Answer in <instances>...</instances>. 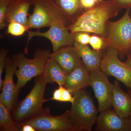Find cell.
Listing matches in <instances>:
<instances>
[{"label": "cell", "mask_w": 131, "mask_h": 131, "mask_svg": "<svg viewBox=\"0 0 131 131\" xmlns=\"http://www.w3.org/2000/svg\"><path fill=\"white\" fill-rule=\"evenodd\" d=\"M120 10L113 0L103 1L84 11L67 27L71 33L85 32L106 38L109 20L117 16Z\"/></svg>", "instance_id": "1"}, {"label": "cell", "mask_w": 131, "mask_h": 131, "mask_svg": "<svg viewBox=\"0 0 131 131\" xmlns=\"http://www.w3.org/2000/svg\"><path fill=\"white\" fill-rule=\"evenodd\" d=\"M69 119L74 131H91L97 120L98 110L89 94L83 89L74 94Z\"/></svg>", "instance_id": "2"}, {"label": "cell", "mask_w": 131, "mask_h": 131, "mask_svg": "<svg viewBox=\"0 0 131 131\" xmlns=\"http://www.w3.org/2000/svg\"><path fill=\"white\" fill-rule=\"evenodd\" d=\"M50 54L49 50L38 49L34 52L33 59L27 58L23 53L13 56L12 59L17 67L15 74L17 78L16 84L19 92L32 78L43 74Z\"/></svg>", "instance_id": "3"}, {"label": "cell", "mask_w": 131, "mask_h": 131, "mask_svg": "<svg viewBox=\"0 0 131 131\" xmlns=\"http://www.w3.org/2000/svg\"><path fill=\"white\" fill-rule=\"evenodd\" d=\"M47 84L42 75L35 77L33 88L14 112V120L17 125L37 115L43 110V104L48 101L44 98Z\"/></svg>", "instance_id": "4"}, {"label": "cell", "mask_w": 131, "mask_h": 131, "mask_svg": "<svg viewBox=\"0 0 131 131\" xmlns=\"http://www.w3.org/2000/svg\"><path fill=\"white\" fill-rule=\"evenodd\" d=\"M130 9H127L122 18L116 21H109L107 26L106 46L117 50L122 56L131 52Z\"/></svg>", "instance_id": "5"}, {"label": "cell", "mask_w": 131, "mask_h": 131, "mask_svg": "<svg viewBox=\"0 0 131 131\" xmlns=\"http://www.w3.org/2000/svg\"><path fill=\"white\" fill-rule=\"evenodd\" d=\"M32 14L28 17V29H40L50 26L54 20L63 19L69 20L52 0H34Z\"/></svg>", "instance_id": "6"}, {"label": "cell", "mask_w": 131, "mask_h": 131, "mask_svg": "<svg viewBox=\"0 0 131 131\" xmlns=\"http://www.w3.org/2000/svg\"><path fill=\"white\" fill-rule=\"evenodd\" d=\"M67 22L68 21L64 19H58L51 23L49 30L45 32L28 31L26 53L28 52V43L35 37H41L49 39L52 45L53 51H56L63 46L74 45L75 41L72 34L66 27Z\"/></svg>", "instance_id": "7"}, {"label": "cell", "mask_w": 131, "mask_h": 131, "mask_svg": "<svg viewBox=\"0 0 131 131\" xmlns=\"http://www.w3.org/2000/svg\"><path fill=\"white\" fill-rule=\"evenodd\" d=\"M50 111L49 108H43L37 115L17 126L19 128L24 124H29L38 131H74L69 119V110L56 116L51 115Z\"/></svg>", "instance_id": "8"}, {"label": "cell", "mask_w": 131, "mask_h": 131, "mask_svg": "<svg viewBox=\"0 0 131 131\" xmlns=\"http://www.w3.org/2000/svg\"><path fill=\"white\" fill-rule=\"evenodd\" d=\"M100 65L101 70L116 78L131 90V68L119 58V52L111 47L106 48Z\"/></svg>", "instance_id": "9"}, {"label": "cell", "mask_w": 131, "mask_h": 131, "mask_svg": "<svg viewBox=\"0 0 131 131\" xmlns=\"http://www.w3.org/2000/svg\"><path fill=\"white\" fill-rule=\"evenodd\" d=\"M90 73L91 86L98 101V111L101 112L110 109L112 106L113 84L100 68Z\"/></svg>", "instance_id": "10"}, {"label": "cell", "mask_w": 131, "mask_h": 131, "mask_svg": "<svg viewBox=\"0 0 131 131\" xmlns=\"http://www.w3.org/2000/svg\"><path fill=\"white\" fill-rule=\"evenodd\" d=\"M97 117L95 130L131 131V119L119 115L110 109L101 112Z\"/></svg>", "instance_id": "11"}, {"label": "cell", "mask_w": 131, "mask_h": 131, "mask_svg": "<svg viewBox=\"0 0 131 131\" xmlns=\"http://www.w3.org/2000/svg\"><path fill=\"white\" fill-rule=\"evenodd\" d=\"M5 69L6 74L3 82L0 101L11 111L13 108L19 93L13 79L14 75L17 67L12 58H7Z\"/></svg>", "instance_id": "12"}, {"label": "cell", "mask_w": 131, "mask_h": 131, "mask_svg": "<svg viewBox=\"0 0 131 131\" xmlns=\"http://www.w3.org/2000/svg\"><path fill=\"white\" fill-rule=\"evenodd\" d=\"M50 57L58 64L67 75L82 61L74 46L61 47L51 53Z\"/></svg>", "instance_id": "13"}, {"label": "cell", "mask_w": 131, "mask_h": 131, "mask_svg": "<svg viewBox=\"0 0 131 131\" xmlns=\"http://www.w3.org/2000/svg\"><path fill=\"white\" fill-rule=\"evenodd\" d=\"M63 86L73 95L87 87L91 86L90 73L82 61L67 75Z\"/></svg>", "instance_id": "14"}, {"label": "cell", "mask_w": 131, "mask_h": 131, "mask_svg": "<svg viewBox=\"0 0 131 131\" xmlns=\"http://www.w3.org/2000/svg\"><path fill=\"white\" fill-rule=\"evenodd\" d=\"M112 106L120 116L125 118L130 116L131 95L123 91L117 81L113 84Z\"/></svg>", "instance_id": "15"}, {"label": "cell", "mask_w": 131, "mask_h": 131, "mask_svg": "<svg viewBox=\"0 0 131 131\" xmlns=\"http://www.w3.org/2000/svg\"><path fill=\"white\" fill-rule=\"evenodd\" d=\"M30 2L20 1L10 2L7 11L6 21H15L25 26L28 28V12Z\"/></svg>", "instance_id": "16"}, {"label": "cell", "mask_w": 131, "mask_h": 131, "mask_svg": "<svg viewBox=\"0 0 131 131\" xmlns=\"http://www.w3.org/2000/svg\"><path fill=\"white\" fill-rule=\"evenodd\" d=\"M74 46L90 73L100 69L102 59L101 51L91 50L88 45H83L75 42Z\"/></svg>", "instance_id": "17"}, {"label": "cell", "mask_w": 131, "mask_h": 131, "mask_svg": "<svg viewBox=\"0 0 131 131\" xmlns=\"http://www.w3.org/2000/svg\"><path fill=\"white\" fill-rule=\"evenodd\" d=\"M42 75L47 83L53 84L56 83L59 85L63 86L65 84L67 77L58 64L50 58L46 62Z\"/></svg>", "instance_id": "18"}, {"label": "cell", "mask_w": 131, "mask_h": 131, "mask_svg": "<svg viewBox=\"0 0 131 131\" xmlns=\"http://www.w3.org/2000/svg\"><path fill=\"white\" fill-rule=\"evenodd\" d=\"M69 21L73 23L84 12L81 0H52Z\"/></svg>", "instance_id": "19"}, {"label": "cell", "mask_w": 131, "mask_h": 131, "mask_svg": "<svg viewBox=\"0 0 131 131\" xmlns=\"http://www.w3.org/2000/svg\"><path fill=\"white\" fill-rule=\"evenodd\" d=\"M10 112L0 101V128L1 131H20L16 123L13 120Z\"/></svg>", "instance_id": "20"}, {"label": "cell", "mask_w": 131, "mask_h": 131, "mask_svg": "<svg viewBox=\"0 0 131 131\" xmlns=\"http://www.w3.org/2000/svg\"><path fill=\"white\" fill-rule=\"evenodd\" d=\"M72 93L63 85H59L58 89L54 91L52 97L48 100H51L60 102H69L72 103L74 97Z\"/></svg>", "instance_id": "21"}, {"label": "cell", "mask_w": 131, "mask_h": 131, "mask_svg": "<svg viewBox=\"0 0 131 131\" xmlns=\"http://www.w3.org/2000/svg\"><path fill=\"white\" fill-rule=\"evenodd\" d=\"M28 28L22 24L11 21L8 23L7 28V33L15 37H19L24 35L27 31Z\"/></svg>", "instance_id": "22"}, {"label": "cell", "mask_w": 131, "mask_h": 131, "mask_svg": "<svg viewBox=\"0 0 131 131\" xmlns=\"http://www.w3.org/2000/svg\"><path fill=\"white\" fill-rule=\"evenodd\" d=\"M89 44L94 50L101 51L106 48L105 38L96 35H93L90 37Z\"/></svg>", "instance_id": "23"}, {"label": "cell", "mask_w": 131, "mask_h": 131, "mask_svg": "<svg viewBox=\"0 0 131 131\" xmlns=\"http://www.w3.org/2000/svg\"><path fill=\"white\" fill-rule=\"evenodd\" d=\"M10 1H0V30L4 29L6 26V15Z\"/></svg>", "instance_id": "24"}, {"label": "cell", "mask_w": 131, "mask_h": 131, "mask_svg": "<svg viewBox=\"0 0 131 131\" xmlns=\"http://www.w3.org/2000/svg\"><path fill=\"white\" fill-rule=\"evenodd\" d=\"M75 42L83 45H88L89 44L90 35L85 32H78L72 33Z\"/></svg>", "instance_id": "25"}, {"label": "cell", "mask_w": 131, "mask_h": 131, "mask_svg": "<svg viewBox=\"0 0 131 131\" xmlns=\"http://www.w3.org/2000/svg\"><path fill=\"white\" fill-rule=\"evenodd\" d=\"M8 51L4 48H1L0 51V89H2L3 81L2 79L3 73L6 67L7 58Z\"/></svg>", "instance_id": "26"}, {"label": "cell", "mask_w": 131, "mask_h": 131, "mask_svg": "<svg viewBox=\"0 0 131 131\" xmlns=\"http://www.w3.org/2000/svg\"><path fill=\"white\" fill-rule=\"evenodd\" d=\"M103 1V0H81V5L84 12L95 6Z\"/></svg>", "instance_id": "27"}, {"label": "cell", "mask_w": 131, "mask_h": 131, "mask_svg": "<svg viewBox=\"0 0 131 131\" xmlns=\"http://www.w3.org/2000/svg\"><path fill=\"white\" fill-rule=\"evenodd\" d=\"M119 7L120 9H131V0H113Z\"/></svg>", "instance_id": "28"}, {"label": "cell", "mask_w": 131, "mask_h": 131, "mask_svg": "<svg viewBox=\"0 0 131 131\" xmlns=\"http://www.w3.org/2000/svg\"><path fill=\"white\" fill-rule=\"evenodd\" d=\"M20 130L22 131H36V130L32 126L29 124H25L22 125L19 127Z\"/></svg>", "instance_id": "29"}, {"label": "cell", "mask_w": 131, "mask_h": 131, "mask_svg": "<svg viewBox=\"0 0 131 131\" xmlns=\"http://www.w3.org/2000/svg\"><path fill=\"white\" fill-rule=\"evenodd\" d=\"M125 63L131 68V54L129 55L128 58L125 62Z\"/></svg>", "instance_id": "30"}, {"label": "cell", "mask_w": 131, "mask_h": 131, "mask_svg": "<svg viewBox=\"0 0 131 131\" xmlns=\"http://www.w3.org/2000/svg\"><path fill=\"white\" fill-rule=\"evenodd\" d=\"M24 1L27 2H30L32 4H33L34 0H0V1Z\"/></svg>", "instance_id": "31"}, {"label": "cell", "mask_w": 131, "mask_h": 131, "mask_svg": "<svg viewBox=\"0 0 131 131\" xmlns=\"http://www.w3.org/2000/svg\"><path fill=\"white\" fill-rule=\"evenodd\" d=\"M130 16L131 17V9L130 11Z\"/></svg>", "instance_id": "32"}, {"label": "cell", "mask_w": 131, "mask_h": 131, "mask_svg": "<svg viewBox=\"0 0 131 131\" xmlns=\"http://www.w3.org/2000/svg\"><path fill=\"white\" fill-rule=\"evenodd\" d=\"M129 94L131 95V90L130 91V92H129Z\"/></svg>", "instance_id": "33"}, {"label": "cell", "mask_w": 131, "mask_h": 131, "mask_svg": "<svg viewBox=\"0 0 131 131\" xmlns=\"http://www.w3.org/2000/svg\"><path fill=\"white\" fill-rule=\"evenodd\" d=\"M130 118L131 119V115H130Z\"/></svg>", "instance_id": "34"}]
</instances>
